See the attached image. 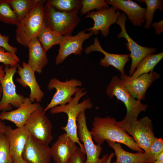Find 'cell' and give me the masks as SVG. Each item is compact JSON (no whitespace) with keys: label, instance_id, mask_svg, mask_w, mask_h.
Returning a JSON list of instances; mask_svg holds the SVG:
<instances>
[{"label":"cell","instance_id":"obj_30","mask_svg":"<svg viewBox=\"0 0 163 163\" xmlns=\"http://www.w3.org/2000/svg\"><path fill=\"white\" fill-rule=\"evenodd\" d=\"M82 6L80 10L81 16L93 9L98 11L109 8L108 4L104 0H82Z\"/></svg>","mask_w":163,"mask_h":163},{"label":"cell","instance_id":"obj_4","mask_svg":"<svg viewBox=\"0 0 163 163\" xmlns=\"http://www.w3.org/2000/svg\"><path fill=\"white\" fill-rule=\"evenodd\" d=\"M45 0H38L29 12L18 23L16 40L27 47L30 42L37 36L46 25L44 6Z\"/></svg>","mask_w":163,"mask_h":163},{"label":"cell","instance_id":"obj_21","mask_svg":"<svg viewBox=\"0 0 163 163\" xmlns=\"http://www.w3.org/2000/svg\"><path fill=\"white\" fill-rule=\"evenodd\" d=\"M4 134L9 142L12 157H21L30 135L26 127L24 126L13 129L10 126H6Z\"/></svg>","mask_w":163,"mask_h":163},{"label":"cell","instance_id":"obj_43","mask_svg":"<svg viewBox=\"0 0 163 163\" xmlns=\"http://www.w3.org/2000/svg\"><path fill=\"white\" fill-rule=\"evenodd\" d=\"M144 163H148V162H145Z\"/></svg>","mask_w":163,"mask_h":163},{"label":"cell","instance_id":"obj_27","mask_svg":"<svg viewBox=\"0 0 163 163\" xmlns=\"http://www.w3.org/2000/svg\"><path fill=\"white\" fill-rule=\"evenodd\" d=\"M0 21L5 24L16 25L19 21L9 4V0H0Z\"/></svg>","mask_w":163,"mask_h":163},{"label":"cell","instance_id":"obj_15","mask_svg":"<svg viewBox=\"0 0 163 163\" xmlns=\"http://www.w3.org/2000/svg\"><path fill=\"white\" fill-rule=\"evenodd\" d=\"M21 157L30 163H50L51 158L50 147L30 135Z\"/></svg>","mask_w":163,"mask_h":163},{"label":"cell","instance_id":"obj_17","mask_svg":"<svg viewBox=\"0 0 163 163\" xmlns=\"http://www.w3.org/2000/svg\"><path fill=\"white\" fill-rule=\"evenodd\" d=\"M41 106L39 103H32L29 97H25L24 101L16 110L0 113V120L11 121L17 128L22 127L31 114Z\"/></svg>","mask_w":163,"mask_h":163},{"label":"cell","instance_id":"obj_9","mask_svg":"<svg viewBox=\"0 0 163 163\" xmlns=\"http://www.w3.org/2000/svg\"><path fill=\"white\" fill-rule=\"evenodd\" d=\"M45 113L43 107L41 106L31 114L24 126L33 137L48 145L53 138L52 135V125Z\"/></svg>","mask_w":163,"mask_h":163},{"label":"cell","instance_id":"obj_39","mask_svg":"<svg viewBox=\"0 0 163 163\" xmlns=\"http://www.w3.org/2000/svg\"><path fill=\"white\" fill-rule=\"evenodd\" d=\"M5 75V72L2 65H0V82L3 79Z\"/></svg>","mask_w":163,"mask_h":163},{"label":"cell","instance_id":"obj_10","mask_svg":"<svg viewBox=\"0 0 163 163\" xmlns=\"http://www.w3.org/2000/svg\"><path fill=\"white\" fill-rule=\"evenodd\" d=\"M127 19L126 15L124 13H121L116 23L120 26L121 30L117 35V37L119 39L124 38L127 40L126 47L127 50L130 52L129 57L131 59L132 62L129 71V76H130L133 74L139 63L148 55L156 52L157 50L154 47L142 46L132 39L126 30L125 23Z\"/></svg>","mask_w":163,"mask_h":163},{"label":"cell","instance_id":"obj_24","mask_svg":"<svg viewBox=\"0 0 163 163\" xmlns=\"http://www.w3.org/2000/svg\"><path fill=\"white\" fill-rule=\"evenodd\" d=\"M64 38V36L52 30L46 25L37 36L38 39L46 53L54 45H59Z\"/></svg>","mask_w":163,"mask_h":163},{"label":"cell","instance_id":"obj_37","mask_svg":"<svg viewBox=\"0 0 163 163\" xmlns=\"http://www.w3.org/2000/svg\"><path fill=\"white\" fill-rule=\"evenodd\" d=\"M13 163H30L23 159L22 157H12Z\"/></svg>","mask_w":163,"mask_h":163},{"label":"cell","instance_id":"obj_1","mask_svg":"<svg viewBox=\"0 0 163 163\" xmlns=\"http://www.w3.org/2000/svg\"><path fill=\"white\" fill-rule=\"evenodd\" d=\"M117 122L116 118L109 116L94 117L90 131L94 140L101 145L106 140L121 143L133 151L143 152V150L137 145L132 136L124 129L117 126Z\"/></svg>","mask_w":163,"mask_h":163},{"label":"cell","instance_id":"obj_8","mask_svg":"<svg viewBox=\"0 0 163 163\" xmlns=\"http://www.w3.org/2000/svg\"><path fill=\"white\" fill-rule=\"evenodd\" d=\"M17 69V65L13 67L5 65L4 68L5 75L0 82L2 89L0 111H11L12 106L18 108L24 101L25 97L23 95L17 93L13 81Z\"/></svg>","mask_w":163,"mask_h":163},{"label":"cell","instance_id":"obj_42","mask_svg":"<svg viewBox=\"0 0 163 163\" xmlns=\"http://www.w3.org/2000/svg\"><path fill=\"white\" fill-rule=\"evenodd\" d=\"M2 96V89L1 86L0 84V99H1Z\"/></svg>","mask_w":163,"mask_h":163},{"label":"cell","instance_id":"obj_33","mask_svg":"<svg viewBox=\"0 0 163 163\" xmlns=\"http://www.w3.org/2000/svg\"><path fill=\"white\" fill-rule=\"evenodd\" d=\"M4 48L0 47V62L10 67L16 66L20 62V59L16 53L5 51Z\"/></svg>","mask_w":163,"mask_h":163},{"label":"cell","instance_id":"obj_18","mask_svg":"<svg viewBox=\"0 0 163 163\" xmlns=\"http://www.w3.org/2000/svg\"><path fill=\"white\" fill-rule=\"evenodd\" d=\"M93 51L100 52L104 55V57L100 60L99 63L101 65L106 67L112 66L120 71L121 75L125 74L124 68L129 60V54H112L105 51L102 48L97 37L94 38L93 44L87 47L85 51L87 54Z\"/></svg>","mask_w":163,"mask_h":163},{"label":"cell","instance_id":"obj_3","mask_svg":"<svg viewBox=\"0 0 163 163\" xmlns=\"http://www.w3.org/2000/svg\"><path fill=\"white\" fill-rule=\"evenodd\" d=\"M85 88H80L69 103L56 106L50 110L52 114L63 113L67 114L68 117L67 124L61 128L65 131L67 136L74 142L78 144L80 148L85 152L83 144L80 142L78 136L77 120L81 112L91 109L93 106L89 97L85 98L81 102L79 103L80 99L87 93V91H85Z\"/></svg>","mask_w":163,"mask_h":163},{"label":"cell","instance_id":"obj_44","mask_svg":"<svg viewBox=\"0 0 163 163\" xmlns=\"http://www.w3.org/2000/svg\"><path fill=\"white\" fill-rule=\"evenodd\" d=\"M54 163H57L55 162Z\"/></svg>","mask_w":163,"mask_h":163},{"label":"cell","instance_id":"obj_28","mask_svg":"<svg viewBox=\"0 0 163 163\" xmlns=\"http://www.w3.org/2000/svg\"><path fill=\"white\" fill-rule=\"evenodd\" d=\"M49 2L56 10L65 12L78 11L82 5L80 0H50Z\"/></svg>","mask_w":163,"mask_h":163},{"label":"cell","instance_id":"obj_7","mask_svg":"<svg viewBox=\"0 0 163 163\" xmlns=\"http://www.w3.org/2000/svg\"><path fill=\"white\" fill-rule=\"evenodd\" d=\"M82 85V82L75 78L66 80L65 82H61L55 78L51 79L47 85L48 89L51 91L55 89L56 92L50 103L43 108L44 111L46 112L56 106L69 103L73 98L72 96L80 88L78 87Z\"/></svg>","mask_w":163,"mask_h":163},{"label":"cell","instance_id":"obj_6","mask_svg":"<svg viewBox=\"0 0 163 163\" xmlns=\"http://www.w3.org/2000/svg\"><path fill=\"white\" fill-rule=\"evenodd\" d=\"M77 122V133L78 139L83 143L86 160L85 163H107L109 155H104L102 158H99L103 150L101 145H95L94 143L90 131L88 129L85 111L79 114Z\"/></svg>","mask_w":163,"mask_h":163},{"label":"cell","instance_id":"obj_35","mask_svg":"<svg viewBox=\"0 0 163 163\" xmlns=\"http://www.w3.org/2000/svg\"><path fill=\"white\" fill-rule=\"evenodd\" d=\"M0 47L5 49L7 51L14 53H16L18 50L16 47L11 46L9 43L8 37L2 35L0 32Z\"/></svg>","mask_w":163,"mask_h":163},{"label":"cell","instance_id":"obj_20","mask_svg":"<svg viewBox=\"0 0 163 163\" xmlns=\"http://www.w3.org/2000/svg\"><path fill=\"white\" fill-rule=\"evenodd\" d=\"M79 148L65 133L59 136L50 148L51 158L57 163H66Z\"/></svg>","mask_w":163,"mask_h":163},{"label":"cell","instance_id":"obj_41","mask_svg":"<svg viewBox=\"0 0 163 163\" xmlns=\"http://www.w3.org/2000/svg\"><path fill=\"white\" fill-rule=\"evenodd\" d=\"M115 155L114 153H112L109 155V158L107 163H110L111 159Z\"/></svg>","mask_w":163,"mask_h":163},{"label":"cell","instance_id":"obj_26","mask_svg":"<svg viewBox=\"0 0 163 163\" xmlns=\"http://www.w3.org/2000/svg\"><path fill=\"white\" fill-rule=\"evenodd\" d=\"M38 0H9V4L19 21L30 11Z\"/></svg>","mask_w":163,"mask_h":163},{"label":"cell","instance_id":"obj_12","mask_svg":"<svg viewBox=\"0 0 163 163\" xmlns=\"http://www.w3.org/2000/svg\"><path fill=\"white\" fill-rule=\"evenodd\" d=\"M116 10L115 8L111 6L110 8L98 11H95L93 10L88 12L85 18L92 19L94 24L92 27L88 28L85 30L95 35L98 34L100 31L103 37H107L109 34L110 26L116 23L121 13L119 10Z\"/></svg>","mask_w":163,"mask_h":163},{"label":"cell","instance_id":"obj_32","mask_svg":"<svg viewBox=\"0 0 163 163\" xmlns=\"http://www.w3.org/2000/svg\"><path fill=\"white\" fill-rule=\"evenodd\" d=\"M148 163H152L158 156L163 152V140L161 138H155L151 146L146 152Z\"/></svg>","mask_w":163,"mask_h":163},{"label":"cell","instance_id":"obj_29","mask_svg":"<svg viewBox=\"0 0 163 163\" xmlns=\"http://www.w3.org/2000/svg\"><path fill=\"white\" fill-rule=\"evenodd\" d=\"M140 2H145L146 5V22L143 28L149 29L152 21L155 11L159 9L162 11L163 8L162 0H137Z\"/></svg>","mask_w":163,"mask_h":163},{"label":"cell","instance_id":"obj_11","mask_svg":"<svg viewBox=\"0 0 163 163\" xmlns=\"http://www.w3.org/2000/svg\"><path fill=\"white\" fill-rule=\"evenodd\" d=\"M124 130L132 136L137 145L145 152L148 150L156 138L152 120L148 116L137 120Z\"/></svg>","mask_w":163,"mask_h":163},{"label":"cell","instance_id":"obj_25","mask_svg":"<svg viewBox=\"0 0 163 163\" xmlns=\"http://www.w3.org/2000/svg\"><path fill=\"white\" fill-rule=\"evenodd\" d=\"M163 58V52L154 54L152 53L145 57L137 66L131 76L134 78L153 71L155 66Z\"/></svg>","mask_w":163,"mask_h":163},{"label":"cell","instance_id":"obj_22","mask_svg":"<svg viewBox=\"0 0 163 163\" xmlns=\"http://www.w3.org/2000/svg\"><path fill=\"white\" fill-rule=\"evenodd\" d=\"M27 47L29 49L28 65L35 72L41 73L48 61L46 53L43 50L37 37L33 39Z\"/></svg>","mask_w":163,"mask_h":163},{"label":"cell","instance_id":"obj_38","mask_svg":"<svg viewBox=\"0 0 163 163\" xmlns=\"http://www.w3.org/2000/svg\"><path fill=\"white\" fill-rule=\"evenodd\" d=\"M152 163H163V152L159 154Z\"/></svg>","mask_w":163,"mask_h":163},{"label":"cell","instance_id":"obj_14","mask_svg":"<svg viewBox=\"0 0 163 163\" xmlns=\"http://www.w3.org/2000/svg\"><path fill=\"white\" fill-rule=\"evenodd\" d=\"M85 30L80 31L76 35L64 36L62 41L59 45L58 53L55 59V64L62 62L69 56L73 54L80 55L83 50L84 42L93 35L91 32L86 33Z\"/></svg>","mask_w":163,"mask_h":163},{"label":"cell","instance_id":"obj_34","mask_svg":"<svg viewBox=\"0 0 163 163\" xmlns=\"http://www.w3.org/2000/svg\"><path fill=\"white\" fill-rule=\"evenodd\" d=\"M85 152L79 147L68 159L66 163H84L85 159Z\"/></svg>","mask_w":163,"mask_h":163},{"label":"cell","instance_id":"obj_16","mask_svg":"<svg viewBox=\"0 0 163 163\" xmlns=\"http://www.w3.org/2000/svg\"><path fill=\"white\" fill-rule=\"evenodd\" d=\"M18 72L20 78L16 81L25 88L28 87L30 90L29 98L32 102L39 103L44 96V93L41 90L35 75V72L28 66L27 63L23 62L22 66L18 64Z\"/></svg>","mask_w":163,"mask_h":163},{"label":"cell","instance_id":"obj_5","mask_svg":"<svg viewBox=\"0 0 163 163\" xmlns=\"http://www.w3.org/2000/svg\"><path fill=\"white\" fill-rule=\"evenodd\" d=\"M44 9L46 26L64 36L72 35L81 21L78 11H58L51 5L49 0H45Z\"/></svg>","mask_w":163,"mask_h":163},{"label":"cell","instance_id":"obj_23","mask_svg":"<svg viewBox=\"0 0 163 163\" xmlns=\"http://www.w3.org/2000/svg\"><path fill=\"white\" fill-rule=\"evenodd\" d=\"M106 141L109 147L114 151L116 158L111 163H144L148 162V158L145 152L132 153L125 150L119 143L108 140Z\"/></svg>","mask_w":163,"mask_h":163},{"label":"cell","instance_id":"obj_31","mask_svg":"<svg viewBox=\"0 0 163 163\" xmlns=\"http://www.w3.org/2000/svg\"><path fill=\"white\" fill-rule=\"evenodd\" d=\"M0 163H13L9 142L5 135L0 134Z\"/></svg>","mask_w":163,"mask_h":163},{"label":"cell","instance_id":"obj_13","mask_svg":"<svg viewBox=\"0 0 163 163\" xmlns=\"http://www.w3.org/2000/svg\"><path fill=\"white\" fill-rule=\"evenodd\" d=\"M160 75L152 71L149 73L142 74L133 78L125 74L120 79L127 91L134 99L144 100L146 91L152 82L160 78Z\"/></svg>","mask_w":163,"mask_h":163},{"label":"cell","instance_id":"obj_40","mask_svg":"<svg viewBox=\"0 0 163 163\" xmlns=\"http://www.w3.org/2000/svg\"><path fill=\"white\" fill-rule=\"evenodd\" d=\"M6 126L3 122L0 120V134H4L6 129Z\"/></svg>","mask_w":163,"mask_h":163},{"label":"cell","instance_id":"obj_19","mask_svg":"<svg viewBox=\"0 0 163 163\" xmlns=\"http://www.w3.org/2000/svg\"><path fill=\"white\" fill-rule=\"evenodd\" d=\"M106 2L126 14L133 26H140L145 20L146 8L131 0H106Z\"/></svg>","mask_w":163,"mask_h":163},{"label":"cell","instance_id":"obj_36","mask_svg":"<svg viewBox=\"0 0 163 163\" xmlns=\"http://www.w3.org/2000/svg\"><path fill=\"white\" fill-rule=\"evenodd\" d=\"M163 20L158 22H154L151 24L152 26L155 30V33L157 35L161 33L163 31Z\"/></svg>","mask_w":163,"mask_h":163},{"label":"cell","instance_id":"obj_2","mask_svg":"<svg viewBox=\"0 0 163 163\" xmlns=\"http://www.w3.org/2000/svg\"><path fill=\"white\" fill-rule=\"evenodd\" d=\"M106 93L110 98L114 97L124 104L126 113L122 120L117 122V126L125 130L137 120L139 113L145 111L148 105L143 104L139 100H136L130 94L124 86L120 78L114 76L111 79L106 90Z\"/></svg>","mask_w":163,"mask_h":163}]
</instances>
